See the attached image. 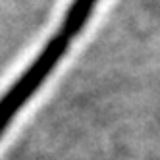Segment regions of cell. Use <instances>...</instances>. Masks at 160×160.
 I'll return each mask as SVG.
<instances>
[{
    "instance_id": "1",
    "label": "cell",
    "mask_w": 160,
    "mask_h": 160,
    "mask_svg": "<svg viewBox=\"0 0 160 160\" xmlns=\"http://www.w3.org/2000/svg\"><path fill=\"white\" fill-rule=\"evenodd\" d=\"M98 0H72V4L68 6L64 14L62 23L42 47V50L39 52V58L52 68L58 66L60 60L66 56V52L70 50L75 37L83 31L87 21L91 19V14L95 12Z\"/></svg>"
}]
</instances>
